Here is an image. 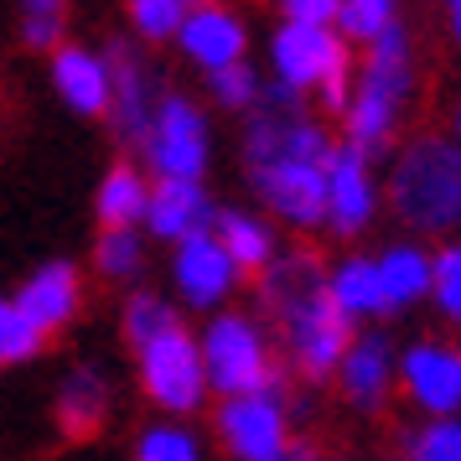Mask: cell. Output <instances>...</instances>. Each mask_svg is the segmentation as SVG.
I'll list each match as a JSON object with an SVG mask.
<instances>
[{"instance_id": "obj_1", "label": "cell", "mask_w": 461, "mask_h": 461, "mask_svg": "<svg viewBox=\"0 0 461 461\" xmlns=\"http://www.w3.org/2000/svg\"><path fill=\"white\" fill-rule=\"evenodd\" d=\"M265 301H270L275 321L291 337L295 368L306 378H327L332 368H342L348 357V337H353V312L337 301V291L327 285V275L312 254H291L265 270Z\"/></svg>"}, {"instance_id": "obj_2", "label": "cell", "mask_w": 461, "mask_h": 461, "mask_svg": "<svg viewBox=\"0 0 461 461\" xmlns=\"http://www.w3.org/2000/svg\"><path fill=\"white\" fill-rule=\"evenodd\" d=\"M394 212L415 229H461V150L440 140H415L389 182Z\"/></svg>"}, {"instance_id": "obj_3", "label": "cell", "mask_w": 461, "mask_h": 461, "mask_svg": "<svg viewBox=\"0 0 461 461\" xmlns=\"http://www.w3.org/2000/svg\"><path fill=\"white\" fill-rule=\"evenodd\" d=\"M410 94V42L399 26H384L374 37V58H368V78L353 94L348 104V140H353L363 156H374L389 130H394L399 99Z\"/></svg>"}, {"instance_id": "obj_4", "label": "cell", "mask_w": 461, "mask_h": 461, "mask_svg": "<svg viewBox=\"0 0 461 461\" xmlns=\"http://www.w3.org/2000/svg\"><path fill=\"white\" fill-rule=\"evenodd\" d=\"M208 378L223 394H259V389H280V374L270 368V353L244 316H218L208 327Z\"/></svg>"}, {"instance_id": "obj_5", "label": "cell", "mask_w": 461, "mask_h": 461, "mask_svg": "<svg viewBox=\"0 0 461 461\" xmlns=\"http://www.w3.org/2000/svg\"><path fill=\"white\" fill-rule=\"evenodd\" d=\"M140 368H146V394L167 410H197L203 384H208V357L192 348L182 327L161 332L156 342L140 348Z\"/></svg>"}, {"instance_id": "obj_6", "label": "cell", "mask_w": 461, "mask_h": 461, "mask_svg": "<svg viewBox=\"0 0 461 461\" xmlns=\"http://www.w3.org/2000/svg\"><path fill=\"white\" fill-rule=\"evenodd\" d=\"M254 187L265 192L280 218H291L295 229H312L321 218H332V171L321 161H270L254 167Z\"/></svg>"}, {"instance_id": "obj_7", "label": "cell", "mask_w": 461, "mask_h": 461, "mask_svg": "<svg viewBox=\"0 0 461 461\" xmlns=\"http://www.w3.org/2000/svg\"><path fill=\"white\" fill-rule=\"evenodd\" d=\"M218 436L229 440L244 461L285 456V410H280V389L229 394L223 415H218Z\"/></svg>"}, {"instance_id": "obj_8", "label": "cell", "mask_w": 461, "mask_h": 461, "mask_svg": "<svg viewBox=\"0 0 461 461\" xmlns=\"http://www.w3.org/2000/svg\"><path fill=\"white\" fill-rule=\"evenodd\" d=\"M146 156L161 167V176H203L208 161V125L187 99H161L156 125L146 135Z\"/></svg>"}, {"instance_id": "obj_9", "label": "cell", "mask_w": 461, "mask_h": 461, "mask_svg": "<svg viewBox=\"0 0 461 461\" xmlns=\"http://www.w3.org/2000/svg\"><path fill=\"white\" fill-rule=\"evenodd\" d=\"M109 78H114V130L125 135L130 146H146L150 125H156V109H150V73L140 68V58L125 42L109 47Z\"/></svg>"}, {"instance_id": "obj_10", "label": "cell", "mask_w": 461, "mask_h": 461, "mask_svg": "<svg viewBox=\"0 0 461 461\" xmlns=\"http://www.w3.org/2000/svg\"><path fill=\"white\" fill-rule=\"evenodd\" d=\"M233 270H239V259L229 254L223 239H212V233H203V229L182 239L176 280H182V295H187L192 306H212V301L233 285Z\"/></svg>"}, {"instance_id": "obj_11", "label": "cell", "mask_w": 461, "mask_h": 461, "mask_svg": "<svg viewBox=\"0 0 461 461\" xmlns=\"http://www.w3.org/2000/svg\"><path fill=\"white\" fill-rule=\"evenodd\" d=\"M337 52H342V37H327V26H312V22H291L275 37V68L295 88L321 84V73L332 68Z\"/></svg>"}, {"instance_id": "obj_12", "label": "cell", "mask_w": 461, "mask_h": 461, "mask_svg": "<svg viewBox=\"0 0 461 461\" xmlns=\"http://www.w3.org/2000/svg\"><path fill=\"white\" fill-rule=\"evenodd\" d=\"M52 78H58V94L78 114H104L114 104V78H109V58H94L84 47H63L52 58Z\"/></svg>"}, {"instance_id": "obj_13", "label": "cell", "mask_w": 461, "mask_h": 461, "mask_svg": "<svg viewBox=\"0 0 461 461\" xmlns=\"http://www.w3.org/2000/svg\"><path fill=\"white\" fill-rule=\"evenodd\" d=\"M368 156L348 140L342 150H332V223L342 233H357L368 218H374V187H368V167H363Z\"/></svg>"}, {"instance_id": "obj_14", "label": "cell", "mask_w": 461, "mask_h": 461, "mask_svg": "<svg viewBox=\"0 0 461 461\" xmlns=\"http://www.w3.org/2000/svg\"><path fill=\"white\" fill-rule=\"evenodd\" d=\"M150 229L161 239H187L208 223V197L197 187V176H161V187L150 192Z\"/></svg>"}, {"instance_id": "obj_15", "label": "cell", "mask_w": 461, "mask_h": 461, "mask_svg": "<svg viewBox=\"0 0 461 461\" xmlns=\"http://www.w3.org/2000/svg\"><path fill=\"white\" fill-rule=\"evenodd\" d=\"M404 384L425 410L446 415L461 404V357H451L446 348H415L404 357Z\"/></svg>"}, {"instance_id": "obj_16", "label": "cell", "mask_w": 461, "mask_h": 461, "mask_svg": "<svg viewBox=\"0 0 461 461\" xmlns=\"http://www.w3.org/2000/svg\"><path fill=\"white\" fill-rule=\"evenodd\" d=\"M182 47H187L203 68H229V63H239V52H244V26L233 22L229 11L203 5V11L187 16V26H182Z\"/></svg>"}, {"instance_id": "obj_17", "label": "cell", "mask_w": 461, "mask_h": 461, "mask_svg": "<svg viewBox=\"0 0 461 461\" xmlns=\"http://www.w3.org/2000/svg\"><path fill=\"white\" fill-rule=\"evenodd\" d=\"M99 425H104V384H99V374H88V368H73L63 384V394H58V430L73 446H84V440L99 436Z\"/></svg>"}, {"instance_id": "obj_18", "label": "cell", "mask_w": 461, "mask_h": 461, "mask_svg": "<svg viewBox=\"0 0 461 461\" xmlns=\"http://www.w3.org/2000/svg\"><path fill=\"white\" fill-rule=\"evenodd\" d=\"M16 301L52 332V327H63L68 316L78 312V275H73V265H42V270L22 285Z\"/></svg>"}, {"instance_id": "obj_19", "label": "cell", "mask_w": 461, "mask_h": 461, "mask_svg": "<svg viewBox=\"0 0 461 461\" xmlns=\"http://www.w3.org/2000/svg\"><path fill=\"white\" fill-rule=\"evenodd\" d=\"M384 384H389V342L384 337H363L342 357V389H348L353 404L374 410L378 399H384Z\"/></svg>"}, {"instance_id": "obj_20", "label": "cell", "mask_w": 461, "mask_h": 461, "mask_svg": "<svg viewBox=\"0 0 461 461\" xmlns=\"http://www.w3.org/2000/svg\"><path fill=\"white\" fill-rule=\"evenodd\" d=\"M337 301L348 306L353 316H378L389 312L394 301H389V280H384V265H368V259H348L332 280Z\"/></svg>"}, {"instance_id": "obj_21", "label": "cell", "mask_w": 461, "mask_h": 461, "mask_svg": "<svg viewBox=\"0 0 461 461\" xmlns=\"http://www.w3.org/2000/svg\"><path fill=\"white\" fill-rule=\"evenodd\" d=\"M140 212H150V192L140 182V171L114 167L104 176V187H99V223L104 229H130V223H140Z\"/></svg>"}, {"instance_id": "obj_22", "label": "cell", "mask_w": 461, "mask_h": 461, "mask_svg": "<svg viewBox=\"0 0 461 461\" xmlns=\"http://www.w3.org/2000/svg\"><path fill=\"white\" fill-rule=\"evenodd\" d=\"M218 239L229 244V254L239 259L244 275H265L270 270V254H275V239L265 223H254L244 212H218Z\"/></svg>"}, {"instance_id": "obj_23", "label": "cell", "mask_w": 461, "mask_h": 461, "mask_svg": "<svg viewBox=\"0 0 461 461\" xmlns=\"http://www.w3.org/2000/svg\"><path fill=\"white\" fill-rule=\"evenodd\" d=\"M384 280H389V301H394V306H410L415 295H425L430 285H436V265H430L425 254H415V249H389Z\"/></svg>"}, {"instance_id": "obj_24", "label": "cell", "mask_w": 461, "mask_h": 461, "mask_svg": "<svg viewBox=\"0 0 461 461\" xmlns=\"http://www.w3.org/2000/svg\"><path fill=\"white\" fill-rule=\"evenodd\" d=\"M42 337H47V327L26 312L22 301H5V306H0V357H5V363L32 357L42 348Z\"/></svg>"}, {"instance_id": "obj_25", "label": "cell", "mask_w": 461, "mask_h": 461, "mask_svg": "<svg viewBox=\"0 0 461 461\" xmlns=\"http://www.w3.org/2000/svg\"><path fill=\"white\" fill-rule=\"evenodd\" d=\"M176 327V316H171V306L161 301V295H130V306H125V337H130V348L140 353L146 342H156L161 332H171Z\"/></svg>"}, {"instance_id": "obj_26", "label": "cell", "mask_w": 461, "mask_h": 461, "mask_svg": "<svg viewBox=\"0 0 461 461\" xmlns=\"http://www.w3.org/2000/svg\"><path fill=\"white\" fill-rule=\"evenodd\" d=\"M342 37H363L374 42L384 26H394V0H342Z\"/></svg>"}, {"instance_id": "obj_27", "label": "cell", "mask_w": 461, "mask_h": 461, "mask_svg": "<svg viewBox=\"0 0 461 461\" xmlns=\"http://www.w3.org/2000/svg\"><path fill=\"white\" fill-rule=\"evenodd\" d=\"M22 37L26 47H52L63 37V0H22Z\"/></svg>"}, {"instance_id": "obj_28", "label": "cell", "mask_w": 461, "mask_h": 461, "mask_svg": "<svg viewBox=\"0 0 461 461\" xmlns=\"http://www.w3.org/2000/svg\"><path fill=\"white\" fill-rule=\"evenodd\" d=\"M187 0H130V16L146 37H176L187 26Z\"/></svg>"}, {"instance_id": "obj_29", "label": "cell", "mask_w": 461, "mask_h": 461, "mask_svg": "<svg viewBox=\"0 0 461 461\" xmlns=\"http://www.w3.org/2000/svg\"><path fill=\"white\" fill-rule=\"evenodd\" d=\"M212 94L229 109H249L259 99V84H254V73L244 63H229V68H212Z\"/></svg>"}, {"instance_id": "obj_30", "label": "cell", "mask_w": 461, "mask_h": 461, "mask_svg": "<svg viewBox=\"0 0 461 461\" xmlns=\"http://www.w3.org/2000/svg\"><path fill=\"white\" fill-rule=\"evenodd\" d=\"M99 270L114 275V280L135 275V270H140V244H135L125 229H109L104 239H99Z\"/></svg>"}, {"instance_id": "obj_31", "label": "cell", "mask_w": 461, "mask_h": 461, "mask_svg": "<svg viewBox=\"0 0 461 461\" xmlns=\"http://www.w3.org/2000/svg\"><path fill=\"white\" fill-rule=\"evenodd\" d=\"M410 446H415L420 461H461V425L456 420H440V425H430V430L415 436Z\"/></svg>"}, {"instance_id": "obj_32", "label": "cell", "mask_w": 461, "mask_h": 461, "mask_svg": "<svg viewBox=\"0 0 461 461\" xmlns=\"http://www.w3.org/2000/svg\"><path fill=\"white\" fill-rule=\"evenodd\" d=\"M192 456H197V446L182 430H150V436H140V461H192Z\"/></svg>"}, {"instance_id": "obj_33", "label": "cell", "mask_w": 461, "mask_h": 461, "mask_svg": "<svg viewBox=\"0 0 461 461\" xmlns=\"http://www.w3.org/2000/svg\"><path fill=\"white\" fill-rule=\"evenodd\" d=\"M436 301L446 306V316L461 321V249H446L436 259Z\"/></svg>"}, {"instance_id": "obj_34", "label": "cell", "mask_w": 461, "mask_h": 461, "mask_svg": "<svg viewBox=\"0 0 461 461\" xmlns=\"http://www.w3.org/2000/svg\"><path fill=\"white\" fill-rule=\"evenodd\" d=\"M291 22H312V26H327L342 16V0H285Z\"/></svg>"}, {"instance_id": "obj_35", "label": "cell", "mask_w": 461, "mask_h": 461, "mask_svg": "<svg viewBox=\"0 0 461 461\" xmlns=\"http://www.w3.org/2000/svg\"><path fill=\"white\" fill-rule=\"evenodd\" d=\"M451 22H456V37H461V0H451Z\"/></svg>"}, {"instance_id": "obj_36", "label": "cell", "mask_w": 461, "mask_h": 461, "mask_svg": "<svg viewBox=\"0 0 461 461\" xmlns=\"http://www.w3.org/2000/svg\"><path fill=\"white\" fill-rule=\"evenodd\" d=\"M456 125H461V120H456Z\"/></svg>"}]
</instances>
